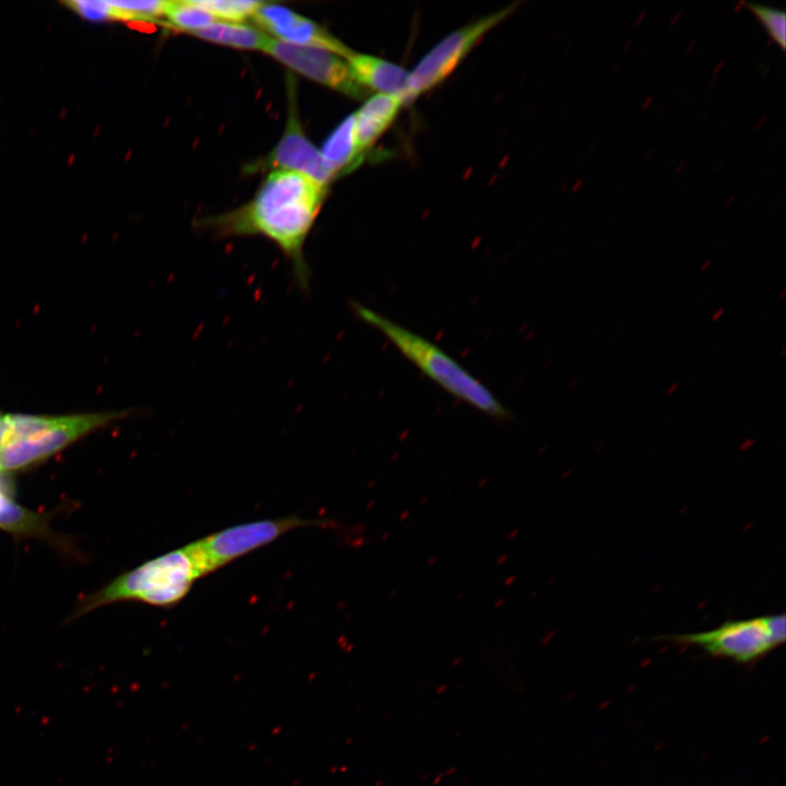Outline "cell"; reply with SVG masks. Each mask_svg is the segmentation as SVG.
Instances as JSON below:
<instances>
[{
	"label": "cell",
	"instance_id": "4fadbf2b",
	"mask_svg": "<svg viewBox=\"0 0 786 786\" xmlns=\"http://www.w3.org/2000/svg\"><path fill=\"white\" fill-rule=\"evenodd\" d=\"M320 153L334 176L348 172L360 164L364 155L356 141L354 114L333 130Z\"/></svg>",
	"mask_w": 786,
	"mask_h": 786
},
{
	"label": "cell",
	"instance_id": "7a4b0ae2",
	"mask_svg": "<svg viewBox=\"0 0 786 786\" xmlns=\"http://www.w3.org/2000/svg\"><path fill=\"white\" fill-rule=\"evenodd\" d=\"M126 412L66 416L14 414L0 417V475L40 463Z\"/></svg>",
	"mask_w": 786,
	"mask_h": 786
},
{
	"label": "cell",
	"instance_id": "30bf717a",
	"mask_svg": "<svg viewBox=\"0 0 786 786\" xmlns=\"http://www.w3.org/2000/svg\"><path fill=\"white\" fill-rule=\"evenodd\" d=\"M252 17L281 41L325 49L346 59L354 53L324 28L284 7L263 2Z\"/></svg>",
	"mask_w": 786,
	"mask_h": 786
},
{
	"label": "cell",
	"instance_id": "ba28073f",
	"mask_svg": "<svg viewBox=\"0 0 786 786\" xmlns=\"http://www.w3.org/2000/svg\"><path fill=\"white\" fill-rule=\"evenodd\" d=\"M264 51L300 74L349 97L361 99L369 93L356 81L348 62L325 49L271 38Z\"/></svg>",
	"mask_w": 786,
	"mask_h": 786
},
{
	"label": "cell",
	"instance_id": "9c48e42d",
	"mask_svg": "<svg viewBox=\"0 0 786 786\" xmlns=\"http://www.w3.org/2000/svg\"><path fill=\"white\" fill-rule=\"evenodd\" d=\"M289 115L285 132L266 158V166L300 172L323 187L335 177L325 164L320 151L306 138L296 112L295 95L288 85Z\"/></svg>",
	"mask_w": 786,
	"mask_h": 786
},
{
	"label": "cell",
	"instance_id": "ac0fdd59",
	"mask_svg": "<svg viewBox=\"0 0 786 786\" xmlns=\"http://www.w3.org/2000/svg\"><path fill=\"white\" fill-rule=\"evenodd\" d=\"M194 4L203 8L216 19L226 22L240 23L249 16H253L261 1L249 0H191Z\"/></svg>",
	"mask_w": 786,
	"mask_h": 786
},
{
	"label": "cell",
	"instance_id": "9a60e30c",
	"mask_svg": "<svg viewBox=\"0 0 786 786\" xmlns=\"http://www.w3.org/2000/svg\"><path fill=\"white\" fill-rule=\"evenodd\" d=\"M0 475V528L16 535H45L44 517L21 507L9 493Z\"/></svg>",
	"mask_w": 786,
	"mask_h": 786
},
{
	"label": "cell",
	"instance_id": "7c38bea8",
	"mask_svg": "<svg viewBox=\"0 0 786 786\" xmlns=\"http://www.w3.org/2000/svg\"><path fill=\"white\" fill-rule=\"evenodd\" d=\"M402 105L395 96L376 94L354 114L356 141L362 155L393 123Z\"/></svg>",
	"mask_w": 786,
	"mask_h": 786
},
{
	"label": "cell",
	"instance_id": "ffe728a7",
	"mask_svg": "<svg viewBox=\"0 0 786 786\" xmlns=\"http://www.w3.org/2000/svg\"><path fill=\"white\" fill-rule=\"evenodd\" d=\"M111 3L121 10L132 13L140 21H154L165 14L167 1L162 0H122L111 1Z\"/></svg>",
	"mask_w": 786,
	"mask_h": 786
},
{
	"label": "cell",
	"instance_id": "277c9868",
	"mask_svg": "<svg viewBox=\"0 0 786 786\" xmlns=\"http://www.w3.org/2000/svg\"><path fill=\"white\" fill-rule=\"evenodd\" d=\"M202 577L188 546L164 553L130 570L83 600L76 615L103 605L138 600L157 607H172Z\"/></svg>",
	"mask_w": 786,
	"mask_h": 786
},
{
	"label": "cell",
	"instance_id": "6da1fadb",
	"mask_svg": "<svg viewBox=\"0 0 786 786\" xmlns=\"http://www.w3.org/2000/svg\"><path fill=\"white\" fill-rule=\"evenodd\" d=\"M326 188L300 172L272 171L245 207L209 221L221 236L260 235L272 240L291 265L298 287L307 290L310 270L303 257L306 238Z\"/></svg>",
	"mask_w": 786,
	"mask_h": 786
},
{
	"label": "cell",
	"instance_id": "2e32d148",
	"mask_svg": "<svg viewBox=\"0 0 786 786\" xmlns=\"http://www.w3.org/2000/svg\"><path fill=\"white\" fill-rule=\"evenodd\" d=\"M169 24L187 33L211 25L216 17L203 8L189 1H167L165 14Z\"/></svg>",
	"mask_w": 786,
	"mask_h": 786
},
{
	"label": "cell",
	"instance_id": "e0dca14e",
	"mask_svg": "<svg viewBox=\"0 0 786 786\" xmlns=\"http://www.w3.org/2000/svg\"><path fill=\"white\" fill-rule=\"evenodd\" d=\"M71 11L82 19L102 21H139L130 12L116 8L111 1L104 0H71L63 2Z\"/></svg>",
	"mask_w": 786,
	"mask_h": 786
},
{
	"label": "cell",
	"instance_id": "52a82bcc",
	"mask_svg": "<svg viewBox=\"0 0 786 786\" xmlns=\"http://www.w3.org/2000/svg\"><path fill=\"white\" fill-rule=\"evenodd\" d=\"M516 7L517 3H513L478 19L450 33L434 45L409 72L413 99L446 79L480 38L512 14Z\"/></svg>",
	"mask_w": 786,
	"mask_h": 786
},
{
	"label": "cell",
	"instance_id": "8fae6325",
	"mask_svg": "<svg viewBox=\"0 0 786 786\" xmlns=\"http://www.w3.org/2000/svg\"><path fill=\"white\" fill-rule=\"evenodd\" d=\"M347 62L356 81L366 90L395 96L403 105L414 100L409 91V72L404 68L360 53H353Z\"/></svg>",
	"mask_w": 786,
	"mask_h": 786
},
{
	"label": "cell",
	"instance_id": "3957f363",
	"mask_svg": "<svg viewBox=\"0 0 786 786\" xmlns=\"http://www.w3.org/2000/svg\"><path fill=\"white\" fill-rule=\"evenodd\" d=\"M354 310L449 394L493 418L510 417L492 392L440 347L362 305H354Z\"/></svg>",
	"mask_w": 786,
	"mask_h": 786
},
{
	"label": "cell",
	"instance_id": "5b68a950",
	"mask_svg": "<svg viewBox=\"0 0 786 786\" xmlns=\"http://www.w3.org/2000/svg\"><path fill=\"white\" fill-rule=\"evenodd\" d=\"M785 615H765L724 621L719 627L696 633L667 636L680 644L702 647L714 656L749 663L785 641Z\"/></svg>",
	"mask_w": 786,
	"mask_h": 786
},
{
	"label": "cell",
	"instance_id": "8992f818",
	"mask_svg": "<svg viewBox=\"0 0 786 786\" xmlns=\"http://www.w3.org/2000/svg\"><path fill=\"white\" fill-rule=\"evenodd\" d=\"M313 521L290 515L259 520L230 526L188 544L201 575L204 576L231 561L273 543L282 535L305 526H322Z\"/></svg>",
	"mask_w": 786,
	"mask_h": 786
},
{
	"label": "cell",
	"instance_id": "5bb4252c",
	"mask_svg": "<svg viewBox=\"0 0 786 786\" xmlns=\"http://www.w3.org/2000/svg\"><path fill=\"white\" fill-rule=\"evenodd\" d=\"M190 34L222 45L263 51L271 39V37L255 27L242 23L221 21H215L205 28Z\"/></svg>",
	"mask_w": 786,
	"mask_h": 786
},
{
	"label": "cell",
	"instance_id": "d6986e66",
	"mask_svg": "<svg viewBox=\"0 0 786 786\" xmlns=\"http://www.w3.org/2000/svg\"><path fill=\"white\" fill-rule=\"evenodd\" d=\"M741 5L751 12L763 26L772 41L782 51L786 49V14L783 10L759 3L741 2Z\"/></svg>",
	"mask_w": 786,
	"mask_h": 786
}]
</instances>
